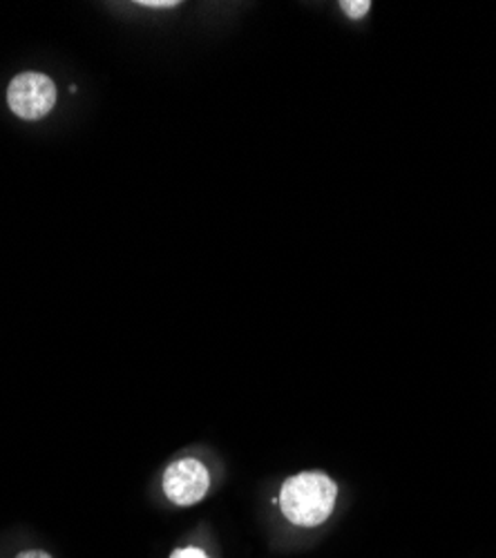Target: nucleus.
Segmentation results:
<instances>
[{
    "label": "nucleus",
    "mask_w": 496,
    "mask_h": 558,
    "mask_svg": "<svg viewBox=\"0 0 496 558\" xmlns=\"http://www.w3.org/2000/svg\"><path fill=\"white\" fill-rule=\"evenodd\" d=\"M16 558H52V556H50V554H45V551H40V549H29V551L19 554Z\"/></svg>",
    "instance_id": "0eeeda50"
},
{
    "label": "nucleus",
    "mask_w": 496,
    "mask_h": 558,
    "mask_svg": "<svg viewBox=\"0 0 496 558\" xmlns=\"http://www.w3.org/2000/svg\"><path fill=\"white\" fill-rule=\"evenodd\" d=\"M338 485L323 472H302L285 481L280 509L287 521L300 527L323 525L336 507Z\"/></svg>",
    "instance_id": "f257e3e1"
},
{
    "label": "nucleus",
    "mask_w": 496,
    "mask_h": 558,
    "mask_svg": "<svg viewBox=\"0 0 496 558\" xmlns=\"http://www.w3.org/2000/svg\"><path fill=\"white\" fill-rule=\"evenodd\" d=\"M8 104L19 119L38 121L55 110L57 85L50 76L38 72L19 74L8 87Z\"/></svg>",
    "instance_id": "f03ea898"
},
{
    "label": "nucleus",
    "mask_w": 496,
    "mask_h": 558,
    "mask_svg": "<svg viewBox=\"0 0 496 558\" xmlns=\"http://www.w3.org/2000/svg\"><path fill=\"white\" fill-rule=\"evenodd\" d=\"M142 8H150V10H172V8H179L177 0H144V3H140Z\"/></svg>",
    "instance_id": "423d86ee"
},
{
    "label": "nucleus",
    "mask_w": 496,
    "mask_h": 558,
    "mask_svg": "<svg viewBox=\"0 0 496 558\" xmlns=\"http://www.w3.org/2000/svg\"><path fill=\"white\" fill-rule=\"evenodd\" d=\"M170 558H210V556L199 547H184V549H174Z\"/></svg>",
    "instance_id": "39448f33"
},
{
    "label": "nucleus",
    "mask_w": 496,
    "mask_h": 558,
    "mask_svg": "<svg viewBox=\"0 0 496 558\" xmlns=\"http://www.w3.org/2000/svg\"><path fill=\"white\" fill-rule=\"evenodd\" d=\"M210 487L208 470L197 458H182L172 462L164 474V494L177 507L199 502Z\"/></svg>",
    "instance_id": "7ed1b4c3"
},
{
    "label": "nucleus",
    "mask_w": 496,
    "mask_h": 558,
    "mask_svg": "<svg viewBox=\"0 0 496 558\" xmlns=\"http://www.w3.org/2000/svg\"><path fill=\"white\" fill-rule=\"evenodd\" d=\"M340 10L349 16V19H363L370 14L372 3L370 0H342Z\"/></svg>",
    "instance_id": "20e7f679"
}]
</instances>
